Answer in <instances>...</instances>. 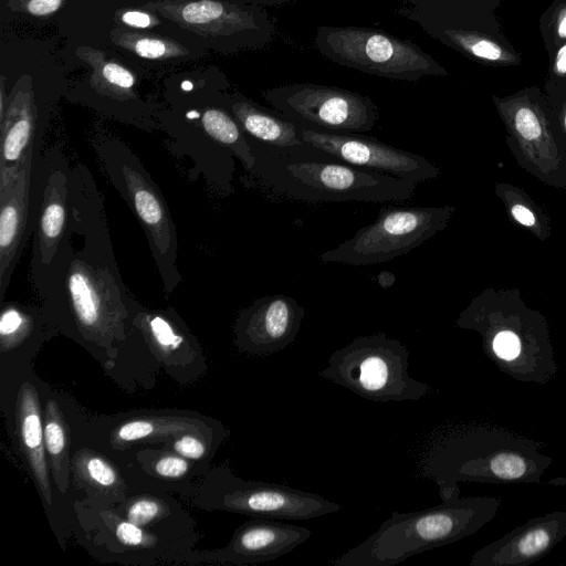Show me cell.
Instances as JSON below:
<instances>
[{
  "label": "cell",
  "instance_id": "obj_20",
  "mask_svg": "<svg viewBox=\"0 0 566 566\" xmlns=\"http://www.w3.org/2000/svg\"><path fill=\"white\" fill-rule=\"evenodd\" d=\"M17 428L24 455L44 501L50 505L52 492L48 474L40 401L36 389L28 381L21 385L17 396Z\"/></svg>",
  "mask_w": 566,
  "mask_h": 566
},
{
  "label": "cell",
  "instance_id": "obj_11",
  "mask_svg": "<svg viewBox=\"0 0 566 566\" xmlns=\"http://www.w3.org/2000/svg\"><path fill=\"white\" fill-rule=\"evenodd\" d=\"M268 104L301 127L333 134L370 132L378 122L375 102L343 87L293 83L262 93Z\"/></svg>",
  "mask_w": 566,
  "mask_h": 566
},
{
  "label": "cell",
  "instance_id": "obj_24",
  "mask_svg": "<svg viewBox=\"0 0 566 566\" xmlns=\"http://www.w3.org/2000/svg\"><path fill=\"white\" fill-rule=\"evenodd\" d=\"M76 55L92 67L90 82L99 95L119 102L136 98V78L128 69L105 59L103 52L92 48H78Z\"/></svg>",
  "mask_w": 566,
  "mask_h": 566
},
{
  "label": "cell",
  "instance_id": "obj_1",
  "mask_svg": "<svg viewBox=\"0 0 566 566\" xmlns=\"http://www.w3.org/2000/svg\"><path fill=\"white\" fill-rule=\"evenodd\" d=\"M248 139L255 158L249 174L276 197L308 203L405 202L416 191L413 181L349 165L310 145L281 148Z\"/></svg>",
  "mask_w": 566,
  "mask_h": 566
},
{
  "label": "cell",
  "instance_id": "obj_32",
  "mask_svg": "<svg viewBox=\"0 0 566 566\" xmlns=\"http://www.w3.org/2000/svg\"><path fill=\"white\" fill-rule=\"evenodd\" d=\"M544 88L551 105L566 98V41L549 56Z\"/></svg>",
  "mask_w": 566,
  "mask_h": 566
},
{
  "label": "cell",
  "instance_id": "obj_14",
  "mask_svg": "<svg viewBox=\"0 0 566 566\" xmlns=\"http://www.w3.org/2000/svg\"><path fill=\"white\" fill-rule=\"evenodd\" d=\"M39 113L30 76H22L9 94L0 120V193L8 191L28 163L35 160L42 142Z\"/></svg>",
  "mask_w": 566,
  "mask_h": 566
},
{
  "label": "cell",
  "instance_id": "obj_27",
  "mask_svg": "<svg viewBox=\"0 0 566 566\" xmlns=\"http://www.w3.org/2000/svg\"><path fill=\"white\" fill-rule=\"evenodd\" d=\"M174 316L164 311H154L140 307L137 312L134 326L161 355L168 357L179 350L185 342V334Z\"/></svg>",
  "mask_w": 566,
  "mask_h": 566
},
{
  "label": "cell",
  "instance_id": "obj_25",
  "mask_svg": "<svg viewBox=\"0 0 566 566\" xmlns=\"http://www.w3.org/2000/svg\"><path fill=\"white\" fill-rule=\"evenodd\" d=\"M200 119L205 132L216 143L235 155L247 172L251 171L255 164L254 155L247 134L231 113L222 108L210 107L201 114Z\"/></svg>",
  "mask_w": 566,
  "mask_h": 566
},
{
  "label": "cell",
  "instance_id": "obj_35",
  "mask_svg": "<svg viewBox=\"0 0 566 566\" xmlns=\"http://www.w3.org/2000/svg\"><path fill=\"white\" fill-rule=\"evenodd\" d=\"M63 3L64 0H9L8 7L34 17H48L56 12Z\"/></svg>",
  "mask_w": 566,
  "mask_h": 566
},
{
  "label": "cell",
  "instance_id": "obj_34",
  "mask_svg": "<svg viewBox=\"0 0 566 566\" xmlns=\"http://www.w3.org/2000/svg\"><path fill=\"white\" fill-rule=\"evenodd\" d=\"M117 539L124 545L132 547L151 546L156 538L144 532L142 527L130 521H118L115 527Z\"/></svg>",
  "mask_w": 566,
  "mask_h": 566
},
{
  "label": "cell",
  "instance_id": "obj_29",
  "mask_svg": "<svg viewBox=\"0 0 566 566\" xmlns=\"http://www.w3.org/2000/svg\"><path fill=\"white\" fill-rule=\"evenodd\" d=\"M0 314L1 352H9L21 345L32 333L38 319V310L13 302H3Z\"/></svg>",
  "mask_w": 566,
  "mask_h": 566
},
{
  "label": "cell",
  "instance_id": "obj_5",
  "mask_svg": "<svg viewBox=\"0 0 566 566\" xmlns=\"http://www.w3.org/2000/svg\"><path fill=\"white\" fill-rule=\"evenodd\" d=\"M72 167L61 146L41 150L33 163V245L30 277L43 298L74 245L71 227Z\"/></svg>",
  "mask_w": 566,
  "mask_h": 566
},
{
  "label": "cell",
  "instance_id": "obj_17",
  "mask_svg": "<svg viewBox=\"0 0 566 566\" xmlns=\"http://www.w3.org/2000/svg\"><path fill=\"white\" fill-rule=\"evenodd\" d=\"M402 15L429 36L442 30H474L505 36L496 11L506 0H400Z\"/></svg>",
  "mask_w": 566,
  "mask_h": 566
},
{
  "label": "cell",
  "instance_id": "obj_42",
  "mask_svg": "<svg viewBox=\"0 0 566 566\" xmlns=\"http://www.w3.org/2000/svg\"><path fill=\"white\" fill-rule=\"evenodd\" d=\"M240 1H244L250 4L260 6V4H279V3L290 2V1H294V0H240Z\"/></svg>",
  "mask_w": 566,
  "mask_h": 566
},
{
  "label": "cell",
  "instance_id": "obj_40",
  "mask_svg": "<svg viewBox=\"0 0 566 566\" xmlns=\"http://www.w3.org/2000/svg\"><path fill=\"white\" fill-rule=\"evenodd\" d=\"M552 108L556 111L558 115L559 123L566 133V98L559 101L555 105H552Z\"/></svg>",
  "mask_w": 566,
  "mask_h": 566
},
{
  "label": "cell",
  "instance_id": "obj_2",
  "mask_svg": "<svg viewBox=\"0 0 566 566\" xmlns=\"http://www.w3.org/2000/svg\"><path fill=\"white\" fill-rule=\"evenodd\" d=\"M49 286V311L65 314L80 335L98 346L123 340L142 306L124 284L108 239H83Z\"/></svg>",
  "mask_w": 566,
  "mask_h": 566
},
{
  "label": "cell",
  "instance_id": "obj_37",
  "mask_svg": "<svg viewBox=\"0 0 566 566\" xmlns=\"http://www.w3.org/2000/svg\"><path fill=\"white\" fill-rule=\"evenodd\" d=\"M155 471L163 478H180L188 471V462L184 457L167 454L157 460Z\"/></svg>",
  "mask_w": 566,
  "mask_h": 566
},
{
  "label": "cell",
  "instance_id": "obj_3",
  "mask_svg": "<svg viewBox=\"0 0 566 566\" xmlns=\"http://www.w3.org/2000/svg\"><path fill=\"white\" fill-rule=\"evenodd\" d=\"M436 506L394 511L379 528L332 560L334 566H394L407 558L461 541L491 522L501 505L495 496L461 497L460 488L439 491Z\"/></svg>",
  "mask_w": 566,
  "mask_h": 566
},
{
  "label": "cell",
  "instance_id": "obj_26",
  "mask_svg": "<svg viewBox=\"0 0 566 566\" xmlns=\"http://www.w3.org/2000/svg\"><path fill=\"white\" fill-rule=\"evenodd\" d=\"M44 443L54 482L62 494L69 486L70 460L66 423L55 400L49 399L44 416Z\"/></svg>",
  "mask_w": 566,
  "mask_h": 566
},
{
  "label": "cell",
  "instance_id": "obj_23",
  "mask_svg": "<svg viewBox=\"0 0 566 566\" xmlns=\"http://www.w3.org/2000/svg\"><path fill=\"white\" fill-rule=\"evenodd\" d=\"M206 429L205 423L190 418H139L116 428L111 436V442L114 448H119L140 440L179 437L184 433H196L202 437Z\"/></svg>",
  "mask_w": 566,
  "mask_h": 566
},
{
  "label": "cell",
  "instance_id": "obj_39",
  "mask_svg": "<svg viewBox=\"0 0 566 566\" xmlns=\"http://www.w3.org/2000/svg\"><path fill=\"white\" fill-rule=\"evenodd\" d=\"M513 218L521 224L533 227L535 224V217L526 207L522 205H514L511 208Z\"/></svg>",
  "mask_w": 566,
  "mask_h": 566
},
{
  "label": "cell",
  "instance_id": "obj_10",
  "mask_svg": "<svg viewBox=\"0 0 566 566\" xmlns=\"http://www.w3.org/2000/svg\"><path fill=\"white\" fill-rule=\"evenodd\" d=\"M452 207H382L376 220L321 254L327 263L364 266L407 254L440 232Z\"/></svg>",
  "mask_w": 566,
  "mask_h": 566
},
{
  "label": "cell",
  "instance_id": "obj_9",
  "mask_svg": "<svg viewBox=\"0 0 566 566\" xmlns=\"http://www.w3.org/2000/svg\"><path fill=\"white\" fill-rule=\"evenodd\" d=\"M457 324L480 332L484 354L515 380L544 385L558 371L547 327L536 316H495L471 306Z\"/></svg>",
  "mask_w": 566,
  "mask_h": 566
},
{
  "label": "cell",
  "instance_id": "obj_4",
  "mask_svg": "<svg viewBox=\"0 0 566 566\" xmlns=\"http://www.w3.org/2000/svg\"><path fill=\"white\" fill-rule=\"evenodd\" d=\"M553 459L543 444L501 427L476 426L441 442L424 462L423 475L439 491L459 481L483 483H541Z\"/></svg>",
  "mask_w": 566,
  "mask_h": 566
},
{
  "label": "cell",
  "instance_id": "obj_22",
  "mask_svg": "<svg viewBox=\"0 0 566 566\" xmlns=\"http://www.w3.org/2000/svg\"><path fill=\"white\" fill-rule=\"evenodd\" d=\"M431 38L484 65L506 67L522 63V55L506 36L474 30H442Z\"/></svg>",
  "mask_w": 566,
  "mask_h": 566
},
{
  "label": "cell",
  "instance_id": "obj_28",
  "mask_svg": "<svg viewBox=\"0 0 566 566\" xmlns=\"http://www.w3.org/2000/svg\"><path fill=\"white\" fill-rule=\"evenodd\" d=\"M111 39L116 45L148 60H168L189 53L180 43L156 34L116 29L111 32Z\"/></svg>",
  "mask_w": 566,
  "mask_h": 566
},
{
  "label": "cell",
  "instance_id": "obj_36",
  "mask_svg": "<svg viewBox=\"0 0 566 566\" xmlns=\"http://www.w3.org/2000/svg\"><path fill=\"white\" fill-rule=\"evenodd\" d=\"M174 450L186 459L199 460L206 454L207 447L201 436L184 433L175 440Z\"/></svg>",
  "mask_w": 566,
  "mask_h": 566
},
{
  "label": "cell",
  "instance_id": "obj_15",
  "mask_svg": "<svg viewBox=\"0 0 566 566\" xmlns=\"http://www.w3.org/2000/svg\"><path fill=\"white\" fill-rule=\"evenodd\" d=\"M304 316L305 308L289 295L260 297L237 318V345L256 356L277 353L295 340Z\"/></svg>",
  "mask_w": 566,
  "mask_h": 566
},
{
  "label": "cell",
  "instance_id": "obj_19",
  "mask_svg": "<svg viewBox=\"0 0 566 566\" xmlns=\"http://www.w3.org/2000/svg\"><path fill=\"white\" fill-rule=\"evenodd\" d=\"M310 537L311 531L306 527L282 523L277 518L260 517L237 530L229 551L233 560L255 564L274 560Z\"/></svg>",
  "mask_w": 566,
  "mask_h": 566
},
{
  "label": "cell",
  "instance_id": "obj_43",
  "mask_svg": "<svg viewBox=\"0 0 566 566\" xmlns=\"http://www.w3.org/2000/svg\"><path fill=\"white\" fill-rule=\"evenodd\" d=\"M549 483H554L555 485L557 484H565L566 483V480L564 478H558L556 480H553V481H549Z\"/></svg>",
  "mask_w": 566,
  "mask_h": 566
},
{
  "label": "cell",
  "instance_id": "obj_41",
  "mask_svg": "<svg viewBox=\"0 0 566 566\" xmlns=\"http://www.w3.org/2000/svg\"><path fill=\"white\" fill-rule=\"evenodd\" d=\"M377 281L384 289H388L395 282V275L389 271H382L378 274Z\"/></svg>",
  "mask_w": 566,
  "mask_h": 566
},
{
  "label": "cell",
  "instance_id": "obj_30",
  "mask_svg": "<svg viewBox=\"0 0 566 566\" xmlns=\"http://www.w3.org/2000/svg\"><path fill=\"white\" fill-rule=\"evenodd\" d=\"M73 462L77 474L88 484L113 493L123 488L116 469L101 455L82 450L75 454Z\"/></svg>",
  "mask_w": 566,
  "mask_h": 566
},
{
  "label": "cell",
  "instance_id": "obj_8",
  "mask_svg": "<svg viewBox=\"0 0 566 566\" xmlns=\"http://www.w3.org/2000/svg\"><path fill=\"white\" fill-rule=\"evenodd\" d=\"M314 45L333 63L389 80L418 82L424 76L449 75L413 42L370 28L322 25Z\"/></svg>",
  "mask_w": 566,
  "mask_h": 566
},
{
  "label": "cell",
  "instance_id": "obj_13",
  "mask_svg": "<svg viewBox=\"0 0 566 566\" xmlns=\"http://www.w3.org/2000/svg\"><path fill=\"white\" fill-rule=\"evenodd\" d=\"M302 140L349 165L416 184L431 180L439 169L423 156L396 148L361 133L333 134L300 126Z\"/></svg>",
  "mask_w": 566,
  "mask_h": 566
},
{
  "label": "cell",
  "instance_id": "obj_33",
  "mask_svg": "<svg viewBox=\"0 0 566 566\" xmlns=\"http://www.w3.org/2000/svg\"><path fill=\"white\" fill-rule=\"evenodd\" d=\"M167 512V507L156 499L139 497L132 502L127 509V520L144 526L154 522Z\"/></svg>",
  "mask_w": 566,
  "mask_h": 566
},
{
  "label": "cell",
  "instance_id": "obj_18",
  "mask_svg": "<svg viewBox=\"0 0 566 566\" xmlns=\"http://www.w3.org/2000/svg\"><path fill=\"white\" fill-rule=\"evenodd\" d=\"M34 160L21 170L14 185L0 193V296L10 283L22 251L33 234L32 169Z\"/></svg>",
  "mask_w": 566,
  "mask_h": 566
},
{
  "label": "cell",
  "instance_id": "obj_6",
  "mask_svg": "<svg viewBox=\"0 0 566 566\" xmlns=\"http://www.w3.org/2000/svg\"><path fill=\"white\" fill-rule=\"evenodd\" d=\"M94 148L112 185L142 226L166 293L181 281L177 268L178 239L167 202L134 151L116 138H103Z\"/></svg>",
  "mask_w": 566,
  "mask_h": 566
},
{
  "label": "cell",
  "instance_id": "obj_16",
  "mask_svg": "<svg viewBox=\"0 0 566 566\" xmlns=\"http://www.w3.org/2000/svg\"><path fill=\"white\" fill-rule=\"evenodd\" d=\"M566 536V511L528 520L478 549L470 566H527L545 556Z\"/></svg>",
  "mask_w": 566,
  "mask_h": 566
},
{
  "label": "cell",
  "instance_id": "obj_7",
  "mask_svg": "<svg viewBox=\"0 0 566 566\" xmlns=\"http://www.w3.org/2000/svg\"><path fill=\"white\" fill-rule=\"evenodd\" d=\"M405 344L384 333L359 336L335 350L318 376L371 401L419 400L431 391L408 375Z\"/></svg>",
  "mask_w": 566,
  "mask_h": 566
},
{
  "label": "cell",
  "instance_id": "obj_31",
  "mask_svg": "<svg viewBox=\"0 0 566 566\" xmlns=\"http://www.w3.org/2000/svg\"><path fill=\"white\" fill-rule=\"evenodd\" d=\"M539 32L548 57L566 41V0H554L539 18Z\"/></svg>",
  "mask_w": 566,
  "mask_h": 566
},
{
  "label": "cell",
  "instance_id": "obj_12",
  "mask_svg": "<svg viewBox=\"0 0 566 566\" xmlns=\"http://www.w3.org/2000/svg\"><path fill=\"white\" fill-rule=\"evenodd\" d=\"M145 7L199 35L235 39L243 46L265 45L274 35L271 15L258 4L227 0H163Z\"/></svg>",
  "mask_w": 566,
  "mask_h": 566
},
{
  "label": "cell",
  "instance_id": "obj_38",
  "mask_svg": "<svg viewBox=\"0 0 566 566\" xmlns=\"http://www.w3.org/2000/svg\"><path fill=\"white\" fill-rule=\"evenodd\" d=\"M117 19L123 24L137 29L154 28L160 23L154 14L137 10L119 11Z\"/></svg>",
  "mask_w": 566,
  "mask_h": 566
},
{
  "label": "cell",
  "instance_id": "obj_21",
  "mask_svg": "<svg viewBox=\"0 0 566 566\" xmlns=\"http://www.w3.org/2000/svg\"><path fill=\"white\" fill-rule=\"evenodd\" d=\"M229 112L249 137L262 144L281 148H298L307 145L300 136L298 124L242 95L235 94L231 97Z\"/></svg>",
  "mask_w": 566,
  "mask_h": 566
}]
</instances>
